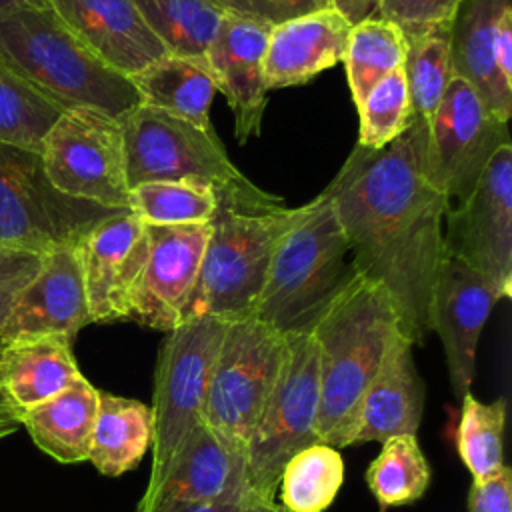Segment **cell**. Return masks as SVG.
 Segmentation results:
<instances>
[{
	"label": "cell",
	"mask_w": 512,
	"mask_h": 512,
	"mask_svg": "<svg viewBox=\"0 0 512 512\" xmlns=\"http://www.w3.org/2000/svg\"><path fill=\"white\" fill-rule=\"evenodd\" d=\"M426 138L428 122L414 116L388 146H356L324 188L356 274L384 288L414 344L430 332V294L446 256V200L428 176Z\"/></svg>",
	"instance_id": "6da1fadb"
},
{
	"label": "cell",
	"mask_w": 512,
	"mask_h": 512,
	"mask_svg": "<svg viewBox=\"0 0 512 512\" xmlns=\"http://www.w3.org/2000/svg\"><path fill=\"white\" fill-rule=\"evenodd\" d=\"M318 346L320 410L316 434L334 448L350 446L356 408L400 330L390 296L356 274L310 328Z\"/></svg>",
	"instance_id": "7a4b0ae2"
},
{
	"label": "cell",
	"mask_w": 512,
	"mask_h": 512,
	"mask_svg": "<svg viewBox=\"0 0 512 512\" xmlns=\"http://www.w3.org/2000/svg\"><path fill=\"white\" fill-rule=\"evenodd\" d=\"M302 212L304 206L286 208L280 198L260 188L218 192V208L182 322L196 316L226 322L254 316L274 250Z\"/></svg>",
	"instance_id": "3957f363"
},
{
	"label": "cell",
	"mask_w": 512,
	"mask_h": 512,
	"mask_svg": "<svg viewBox=\"0 0 512 512\" xmlns=\"http://www.w3.org/2000/svg\"><path fill=\"white\" fill-rule=\"evenodd\" d=\"M0 66L68 108H96L122 120L142 104L132 80L102 62L50 6L0 14Z\"/></svg>",
	"instance_id": "277c9868"
},
{
	"label": "cell",
	"mask_w": 512,
	"mask_h": 512,
	"mask_svg": "<svg viewBox=\"0 0 512 512\" xmlns=\"http://www.w3.org/2000/svg\"><path fill=\"white\" fill-rule=\"evenodd\" d=\"M354 276L348 240L328 192L322 190L280 238L254 318L280 334L310 330Z\"/></svg>",
	"instance_id": "5b68a950"
},
{
	"label": "cell",
	"mask_w": 512,
	"mask_h": 512,
	"mask_svg": "<svg viewBox=\"0 0 512 512\" xmlns=\"http://www.w3.org/2000/svg\"><path fill=\"white\" fill-rule=\"evenodd\" d=\"M318 346L310 330L284 334V354L274 388L248 442L250 486L260 504H276L278 478L288 458L320 442Z\"/></svg>",
	"instance_id": "8992f818"
},
{
	"label": "cell",
	"mask_w": 512,
	"mask_h": 512,
	"mask_svg": "<svg viewBox=\"0 0 512 512\" xmlns=\"http://www.w3.org/2000/svg\"><path fill=\"white\" fill-rule=\"evenodd\" d=\"M114 212L62 194L38 152L0 142V248L44 256Z\"/></svg>",
	"instance_id": "52a82bcc"
},
{
	"label": "cell",
	"mask_w": 512,
	"mask_h": 512,
	"mask_svg": "<svg viewBox=\"0 0 512 512\" xmlns=\"http://www.w3.org/2000/svg\"><path fill=\"white\" fill-rule=\"evenodd\" d=\"M128 186L142 182H194L216 192H254V186L228 158L216 132L140 104L122 120Z\"/></svg>",
	"instance_id": "ba28073f"
},
{
	"label": "cell",
	"mask_w": 512,
	"mask_h": 512,
	"mask_svg": "<svg viewBox=\"0 0 512 512\" xmlns=\"http://www.w3.org/2000/svg\"><path fill=\"white\" fill-rule=\"evenodd\" d=\"M228 322L216 316H196L166 332L154 368L152 394V486L184 438L204 418V398L210 372Z\"/></svg>",
	"instance_id": "9c48e42d"
},
{
	"label": "cell",
	"mask_w": 512,
	"mask_h": 512,
	"mask_svg": "<svg viewBox=\"0 0 512 512\" xmlns=\"http://www.w3.org/2000/svg\"><path fill=\"white\" fill-rule=\"evenodd\" d=\"M282 354L284 334L266 322L254 316L230 320L210 372L204 422L248 450L252 432L278 378Z\"/></svg>",
	"instance_id": "30bf717a"
},
{
	"label": "cell",
	"mask_w": 512,
	"mask_h": 512,
	"mask_svg": "<svg viewBox=\"0 0 512 512\" xmlns=\"http://www.w3.org/2000/svg\"><path fill=\"white\" fill-rule=\"evenodd\" d=\"M38 154L48 180L62 194L110 210H130L120 120L96 108H68L44 134Z\"/></svg>",
	"instance_id": "8fae6325"
},
{
	"label": "cell",
	"mask_w": 512,
	"mask_h": 512,
	"mask_svg": "<svg viewBox=\"0 0 512 512\" xmlns=\"http://www.w3.org/2000/svg\"><path fill=\"white\" fill-rule=\"evenodd\" d=\"M504 144H512L508 124L488 110L464 78L452 76L428 120L426 138L428 176L446 208H456L470 196L488 160Z\"/></svg>",
	"instance_id": "7c38bea8"
},
{
	"label": "cell",
	"mask_w": 512,
	"mask_h": 512,
	"mask_svg": "<svg viewBox=\"0 0 512 512\" xmlns=\"http://www.w3.org/2000/svg\"><path fill=\"white\" fill-rule=\"evenodd\" d=\"M444 250L488 280L498 298L512 294V144L488 160L470 196L444 214Z\"/></svg>",
	"instance_id": "4fadbf2b"
},
{
	"label": "cell",
	"mask_w": 512,
	"mask_h": 512,
	"mask_svg": "<svg viewBox=\"0 0 512 512\" xmlns=\"http://www.w3.org/2000/svg\"><path fill=\"white\" fill-rule=\"evenodd\" d=\"M178 504H260L250 486L246 450L204 420L184 438L160 478L146 486L136 512Z\"/></svg>",
	"instance_id": "5bb4252c"
},
{
	"label": "cell",
	"mask_w": 512,
	"mask_h": 512,
	"mask_svg": "<svg viewBox=\"0 0 512 512\" xmlns=\"http://www.w3.org/2000/svg\"><path fill=\"white\" fill-rule=\"evenodd\" d=\"M148 258L130 298L128 320L170 332L182 322L184 308L198 280L210 236L204 224H146Z\"/></svg>",
	"instance_id": "9a60e30c"
},
{
	"label": "cell",
	"mask_w": 512,
	"mask_h": 512,
	"mask_svg": "<svg viewBox=\"0 0 512 512\" xmlns=\"http://www.w3.org/2000/svg\"><path fill=\"white\" fill-rule=\"evenodd\" d=\"M92 322L128 320L130 298L148 258L146 224L130 210L90 226L76 242Z\"/></svg>",
	"instance_id": "2e32d148"
},
{
	"label": "cell",
	"mask_w": 512,
	"mask_h": 512,
	"mask_svg": "<svg viewBox=\"0 0 512 512\" xmlns=\"http://www.w3.org/2000/svg\"><path fill=\"white\" fill-rule=\"evenodd\" d=\"M498 300L484 276L444 256L430 294L428 330L436 332L442 342L450 388L458 400L472 388L478 340Z\"/></svg>",
	"instance_id": "e0dca14e"
},
{
	"label": "cell",
	"mask_w": 512,
	"mask_h": 512,
	"mask_svg": "<svg viewBox=\"0 0 512 512\" xmlns=\"http://www.w3.org/2000/svg\"><path fill=\"white\" fill-rule=\"evenodd\" d=\"M92 324L76 244H64L42 256L38 272L14 298L2 326L0 342L26 336L76 334Z\"/></svg>",
	"instance_id": "ac0fdd59"
},
{
	"label": "cell",
	"mask_w": 512,
	"mask_h": 512,
	"mask_svg": "<svg viewBox=\"0 0 512 512\" xmlns=\"http://www.w3.org/2000/svg\"><path fill=\"white\" fill-rule=\"evenodd\" d=\"M270 30V26L222 14L204 54L216 90L226 96L234 114V136L240 144L260 136L268 92L264 56Z\"/></svg>",
	"instance_id": "d6986e66"
},
{
	"label": "cell",
	"mask_w": 512,
	"mask_h": 512,
	"mask_svg": "<svg viewBox=\"0 0 512 512\" xmlns=\"http://www.w3.org/2000/svg\"><path fill=\"white\" fill-rule=\"evenodd\" d=\"M414 346L404 332H398L390 342L360 396L350 446L382 444L392 436L418 432L424 412V382L414 362Z\"/></svg>",
	"instance_id": "ffe728a7"
},
{
	"label": "cell",
	"mask_w": 512,
	"mask_h": 512,
	"mask_svg": "<svg viewBox=\"0 0 512 512\" xmlns=\"http://www.w3.org/2000/svg\"><path fill=\"white\" fill-rule=\"evenodd\" d=\"M48 6L102 62L128 78L168 54L132 0H48Z\"/></svg>",
	"instance_id": "44dd1931"
},
{
	"label": "cell",
	"mask_w": 512,
	"mask_h": 512,
	"mask_svg": "<svg viewBox=\"0 0 512 512\" xmlns=\"http://www.w3.org/2000/svg\"><path fill=\"white\" fill-rule=\"evenodd\" d=\"M350 30L352 26L334 8L274 26L264 56L266 88L304 84L342 62Z\"/></svg>",
	"instance_id": "7402d4cb"
},
{
	"label": "cell",
	"mask_w": 512,
	"mask_h": 512,
	"mask_svg": "<svg viewBox=\"0 0 512 512\" xmlns=\"http://www.w3.org/2000/svg\"><path fill=\"white\" fill-rule=\"evenodd\" d=\"M510 0H464L450 24L454 76L464 78L504 124L512 114V86L496 68V32Z\"/></svg>",
	"instance_id": "603a6c76"
},
{
	"label": "cell",
	"mask_w": 512,
	"mask_h": 512,
	"mask_svg": "<svg viewBox=\"0 0 512 512\" xmlns=\"http://www.w3.org/2000/svg\"><path fill=\"white\" fill-rule=\"evenodd\" d=\"M82 376L64 336H26L0 342V398L18 416Z\"/></svg>",
	"instance_id": "cb8c5ba5"
},
{
	"label": "cell",
	"mask_w": 512,
	"mask_h": 512,
	"mask_svg": "<svg viewBox=\"0 0 512 512\" xmlns=\"http://www.w3.org/2000/svg\"><path fill=\"white\" fill-rule=\"evenodd\" d=\"M100 390L82 374L52 398L18 416L32 442L60 464L88 460Z\"/></svg>",
	"instance_id": "d4e9b609"
},
{
	"label": "cell",
	"mask_w": 512,
	"mask_h": 512,
	"mask_svg": "<svg viewBox=\"0 0 512 512\" xmlns=\"http://www.w3.org/2000/svg\"><path fill=\"white\" fill-rule=\"evenodd\" d=\"M130 80L142 104L174 114L204 132H214L210 104L218 90L206 58L166 54Z\"/></svg>",
	"instance_id": "484cf974"
},
{
	"label": "cell",
	"mask_w": 512,
	"mask_h": 512,
	"mask_svg": "<svg viewBox=\"0 0 512 512\" xmlns=\"http://www.w3.org/2000/svg\"><path fill=\"white\" fill-rule=\"evenodd\" d=\"M152 408L136 398L102 392L88 460L104 476L134 470L152 448Z\"/></svg>",
	"instance_id": "4316f807"
},
{
	"label": "cell",
	"mask_w": 512,
	"mask_h": 512,
	"mask_svg": "<svg viewBox=\"0 0 512 512\" xmlns=\"http://www.w3.org/2000/svg\"><path fill=\"white\" fill-rule=\"evenodd\" d=\"M344 480V462L338 448L314 442L294 452L278 478V506L284 512H324Z\"/></svg>",
	"instance_id": "83f0119b"
},
{
	"label": "cell",
	"mask_w": 512,
	"mask_h": 512,
	"mask_svg": "<svg viewBox=\"0 0 512 512\" xmlns=\"http://www.w3.org/2000/svg\"><path fill=\"white\" fill-rule=\"evenodd\" d=\"M452 24V22H450ZM450 24L402 30L406 40L404 78L414 116L430 120L452 76Z\"/></svg>",
	"instance_id": "f1b7e54d"
},
{
	"label": "cell",
	"mask_w": 512,
	"mask_h": 512,
	"mask_svg": "<svg viewBox=\"0 0 512 512\" xmlns=\"http://www.w3.org/2000/svg\"><path fill=\"white\" fill-rule=\"evenodd\" d=\"M168 54L204 58L222 12L210 0H132Z\"/></svg>",
	"instance_id": "f546056e"
},
{
	"label": "cell",
	"mask_w": 512,
	"mask_h": 512,
	"mask_svg": "<svg viewBox=\"0 0 512 512\" xmlns=\"http://www.w3.org/2000/svg\"><path fill=\"white\" fill-rule=\"evenodd\" d=\"M404 54V32L396 24L370 16L352 26L342 62L346 64L348 86L356 106L376 82L402 68Z\"/></svg>",
	"instance_id": "4dcf8cb0"
},
{
	"label": "cell",
	"mask_w": 512,
	"mask_h": 512,
	"mask_svg": "<svg viewBox=\"0 0 512 512\" xmlns=\"http://www.w3.org/2000/svg\"><path fill=\"white\" fill-rule=\"evenodd\" d=\"M366 484L380 510L420 500L430 484V466L416 434H400L382 442L368 464Z\"/></svg>",
	"instance_id": "1f68e13d"
},
{
	"label": "cell",
	"mask_w": 512,
	"mask_h": 512,
	"mask_svg": "<svg viewBox=\"0 0 512 512\" xmlns=\"http://www.w3.org/2000/svg\"><path fill=\"white\" fill-rule=\"evenodd\" d=\"M460 420L456 426V450L474 480L500 472L504 464V424L506 400H478L472 392L460 400Z\"/></svg>",
	"instance_id": "d6a6232c"
},
{
	"label": "cell",
	"mask_w": 512,
	"mask_h": 512,
	"mask_svg": "<svg viewBox=\"0 0 512 512\" xmlns=\"http://www.w3.org/2000/svg\"><path fill=\"white\" fill-rule=\"evenodd\" d=\"M128 208L144 224H204L218 208V192L194 182H142L130 188Z\"/></svg>",
	"instance_id": "836d02e7"
},
{
	"label": "cell",
	"mask_w": 512,
	"mask_h": 512,
	"mask_svg": "<svg viewBox=\"0 0 512 512\" xmlns=\"http://www.w3.org/2000/svg\"><path fill=\"white\" fill-rule=\"evenodd\" d=\"M62 112L0 66V142L40 152L44 134Z\"/></svg>",
	"instance_id": "e575fe53"
},
{
	"label": "cell",
	"mask_w": 512,
	"mask_h": 512,
	"mask_svg": "<svg viewBox=\"0 0 512 512\" xmlns=\"http://www.w3.org/2000/svg\"><path fill=\"white\" fill-rule=\"evenodd\" d=\"M356 108L360 114L358 146L378 150L396 140L414 118L404 70L398 68L376 82Z\"/></svg>",
	"instance_id": "d590c367"
},
{
	"label": "cell",
	"mask_w": 512,
	"mask_h": 512,
	"mask_svg": "<svg viewBox=\"0 0 512 512\" xmlns=\"http://www.w3.org/2000/svg\"><path fill=\"white\" fill-rule=\"evenodd\" d=\"M222 14L278 26L288 20L332 8L330 0H210Z\"/></svg>",
	"instance_id": "8d00e7d4"
},
{
	"label": "cell",
	"mask_w": 512,
	"mask_h": 512,
	"mask_svg": "<svg viewBox=\"0 0 512 512\" xmlns=\"http://www.w3.org/2000/svg\"><path fill=\"white\" fill-rule=\"evenodd\" d=\"M464 0H378L376 14L402 30L450 24Z\"/></svg>",
	"instance_id": "74e56055"
},
{
	"label": "cell",
	"mask_w": 512,
	"mask_h": 512,
	"mask_svg": "<svg viewBox=\"0 0 512 512\" xmlns=\"http://www.w3.org/2000/svg\"><path fill=\"white\" fill-rule=\"evenodd\" d=\"M40 262V254L0 248V326L18 292L38 272Z\"/></svg>",
	"instance_id": "f35d334b"
},
{
	"label": "cell",
	"mask_w": 512,
	"mask_h": 512,
	"mask_svg": "<svg viewBox=\"0 0 512 512\" xmlns=\"http://www.w3.org/2000/svg\"><path fill=\"white\" fill-rule=\"evenodd\" d=\"M468 512H512V472L508 466L494 476L472 480Z\"/></svg>",
	"instance_id": "ab89813d"
},
{
	"label": "cell",
	"mask_w": 512,
	"mask_h": 512,
	"mask_svg": "<svg viewBox=\"0 0 512 512\" xmlns=\"http://www.w3.org/2000/svg\"><path fill=\"white\" fill-rule=\"evenodd\" d=\"M496 68L500 78L512 86V8L500 18L496 32Z\"/></svg>",
	"instance_id": "60d3db41"
},
{
	"label": "cell",
	"mask_w": 512,
	"mask_h": 512,
	"mask_svg": "<svg viewBox=\"0 0 512 512\" xmlns=\"http://www.w3.org/2000/svg\"><path fill=\"white\" fill-rule=\"evenodd\" d=\"M332 8L350 24L356 26L362 20L376 14L378 0H330Z\"/></svg>",
	"instance_id": "b9f144b4"
},
{
	"label": "cell",
	"mask_w": 512,
	"mask_h": 512,
	"mask_svg": "<svg viewBox=\"0 0 512 512\" xmlns=\"http://www.w3.org/2000/svg\"><path fill=\"white\" fill-rule=\"evenodd\" d=\"M250 508L252 506H238V504H178V506L164 508L160 512H248Z\"/></svg>",
	"instance_id": "7bdbcfd3"
},
{
	"label": "cell",
	"mask_w": 512,
	"mask_h": 512,
	"mask_svg": "<svg viewBox=\"0 0 512 512\" xmlns=\"http://www.w3.org/2000/svg\"><path fill=\"white\" fill-rule=\"evenodd\" d=\"M24 6H48V0H0V14Z\"/></svg>",
	"instance_id": "ee69618b"
},
{
	"label": "cell",
	"mask_w": 512,
	"mask_h": 512,
	"mask_svg": "<svg viewBox=\"0 0 512 512\" xmlns=\"http://www.w3.org/2000/svg\"><path fill=\"white\" fill-rule=\"evenodd\" d=\"M20 424H18V420H16V416L14 414H0V440L2 438H6V436H10L16 428H18Z\"/></svg>",
	"instance_id": "f6af8a7d"
},
{
	"label": "cell",
	"mask_w": 512,
	"mask_h": 512,
	"mask_svg": "<svg viewBox=\"0 0 512 512\" xmlns=\"http://www.w3.org/2000/svg\"><path fill=\"white\" fill-rule=\"evenodd\" d=\"M276 504H270V506H262V504H258V506H252L248 512H272V508H274Z\"/></svg>",
	"instance_id": "bcb514c9"
},
{
	"label": "cell",
	"mask_w": 512,
	"mask_h": 512,
	"mask_svg": "<svg viewBox=\"0 0 512 512\" xmlns=\"http://www.w3.org/2000/svg\"><path fill=\"white\" fill-rule=\"evenodd\" d=\"M8 412H10V414H12V410H10V408H8V406H6V404H4V400H2V398H0V414H8Z\"/></svg>",
	"instance_id": "7dc6e473"
},
{
	"label": "cell",
	"mask_w": 512,
	"mask_h": 512,
	"mask_svg": "<svg viewBox=\"0 0 512 512\" xmlns=\"http://www.w3.org/2000/svg\"><path fill=\"white\" fill-rule=\"evenodd\" d=\"M272 512H284V510H282V508H280V506H278V504H276V506H274V508H272Z\"/></svg>",
	"instance_id": "c3c4849f"
}]
</instances>
